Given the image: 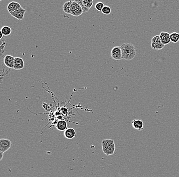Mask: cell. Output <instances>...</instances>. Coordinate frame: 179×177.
<instances>
[{
	"label": "cell",
	"instance_id": "obj_1",
	"mask_svg": "<svg viewBox=\"0 0 179 177\" xmlns=\"http://www.w3.org/2000/svg\"><path fill=\"white\" fill-rule=\"evenodd\" d=\"M123 59L126 60H133L136 55V49L132 44L125 43L120 46Z\"/></svg>",
	"mask_w": 179,
	"mask_h": 177
},
{
	"label": "cell",
	"instance_id": "obj_2",
	"mask_svg": "<svg viewBox=\"0 0 179 177\" xmlns=\"http://www.w3.org/2000/svg\"><path fill=\"white\" fill-rule=\"evenodd\" d=\"M103 152L107 156H110L114 154L116 150L115 141L111 139H105L101 142Z\"/></svg>",
	"mask_w": 179,
	"mask_h": 177
},
{
	"label": "cell",
	"instance_id": "obj_3",
	"mask_svg": "<svg viewBox=\"0 0 179 177\" xmlns=\"http://www.w3.org/2000/svg\"><path fill=\"white\" fill-rule=\"evenodd\" d=\"M164 45L161 42L159 35L153 37L151 40V47L155 50H160L164 47Z\"/></svg>",
	"mask_w": 179,
	"mask_h": 177
},
{
	"label": "cell",
	"instance_id": "obj_4",
	"mask_svg": "<svg viewBox=\"0 0 179 177\" xmlns=\"http://www.w3.org/2000/svg\"><path fill=\"white\" fill-rule=\"evenodd\" d=\"M81 6L83 12H88L93 4V0H74Z\"/></svg>",
	"mask_w": 179,
	"mask_h": 177
},
{
	"label": "cell",
	"instance_id": "obj_5",
	"mask_svg": "<svg viewBox=\"0 0 179 177\" xmlns=\"http://www.w3.org/2000/svg\"><path fill=\"white\" fill-rule=\"evenodd\" d=\"M111 58H113V60H122V50L121 48V47H119V46L114 47L111 50Z\"/></svg>",
	"mask_w": 179,
	"mask_h": 177
},
{
	"label": "cell",
	"instance_id": "obj_6",
	"mask_svg": "<svg viewBox=\"0 0 179 177\" xmlns=\"http://www.w3.org/2000/svg\"><path fill=\"white\" fill-rule=\"evenodd\" d=\"M83 13L81 6L75 1H72L71 4V15L73 16H78Z\"/></svg>",
	"mask_w": 179,
	"mask_h": 177
},
{
	"label": "cell",
	"instance_id": "obj_7",
	"mask_svg": "<svg viewBox=\"0 0 179 177\" xmlns=\"http://www.w3.org/2000/svg\"><path fill=\"white\" fill-rule=\"evenodd\" d=\"M12 145L11 141L8 139H0V152L5 153L10 149Z\"/></svg>",
	"mask_w": 179,
	"mask_h": 177
},
{
	"label": "cell",
	"instance_id": "obj_8",
	"mask_svg": "<svg viewBox=\"0 0 179 177\" xmlns=\"http://www.w3.org/2000/svg\"><path fill=\"white\" fill-rule=\"evenodd\" d=\"M26 12V10L23 9V7L16 10L15 12H9L12 16H13L15 18L17 19L18 20H22L24 18L25 14Z\"/></svg>",
	"mask_w": 179,
	"mask_h": 177
},
{
	"label": "cell",
	"instance_id": "obj_9",
	"mask_svg": "<svg viewBox=\"0 0 179 177\" xmlns=\"http://www.w3.org/2000/svg\"><path fill=\"white\" fill-rule=\"evenodd\" d=\"M15 58L13 56L6 55L4 58V63L5 65L10 69H14Z\"/></svg>",
	"mask_w": 179,
	"mask_h": 177
},
{
	"label": "cell",
	"instance_id": "obj_10",
	"mask_svg": "<svg viewBox=\"0 0 179 177\" xmlns=\"http://www.w3.org/2000/svg\"><path fill=\"white\" fill-rule=\"evenodd\" d=\"M170 35V34L169 33L165 32V31H162L160 33L159 37L162 44L166 45H168L170 43L171 41Z\"/></svg>",
	"mask_w": 179,
	"mask_h": 177
},
{
	"label": "cell",
	"instance_id": "obj_11",
	"mask_svg": "<svg viewBox=\"0 0 179 177\" xmlns=\"http://www.w3.org/2000/svg\"><path fill=\"white\" fill-rule=\"evenodd\" d=\"M21 4L18 2H11L9 3L7 5V10L9 12H15L16 10H17L18 9L21 8Z\"/></svg>",
	"mask_w": 179,
	"mask_h": 177
},
{
	"label": "cell",
	"instance_id": "obj_12",
	"mask_svg": "<svg viewBox=\"0 0 179 177\" xmlns=\"http://www.w3.org/2000/svg\"><path fill=\"white\" fill-rule=\"evenodd\" d=\"M64 136L68 139H72L76 136V132L73 128H67L64 132Z\"/></svg>",
	"mask_w": 179,
	"mask_h": 177
},
{
	"label": "cell",
	"instance_id": "obj_13",
	"mask_svg": "<svg viewBox=\"0 0 179 177\" xmlns=\"http://www.w3.org/2000/svg\"><path fill=\"white\" fill-rule=\"evenodd\" d=\"M24 66H25V62L23 58H15L14 69L21 70L24 68Z\"/></svg>",
	"mask_w": 179,
	"mask_h": 177
},
{
	"label": "cell",
	"instance_id": "obj_14",
	"mask_svg": "<svg viewBox=\"0 0 179 177\" xmlns=\"http://www.w3.org/2000/svg\"><path fill=\"white\" fill-rule=\"evenodd\" d=\"M132 125L134 129L138 131H143V122L141 120H133L132 121Z\"/></svg>",
	"mask_w": 179,
	"mask_h": 177
},
{
	"label": "cell",
	"instance_id": "obj_15",
	"mask_svg": "<svg viewBox=\"0 0 179 177\" xmlns=\"http://www.w3.org/2000/svg\"><path fill=\"white\" fill-rule=\"evenodd\" d=\"M56 128L60 131H64L67 129V124L65 120H60L57 123Z\"/></svg>",
	"mask_w": 179,
	"mask_h": 177
},
{
	"label": "cell",
	"instance_id": "obj_16",
	"mask_svg": "<svg viewBox=\"0 0 179 177\" xmlns=\"http://www.w3.org/2000/svg\"><path fill=\"white\" fill-rule=\"evenodd\" d=\"M72 1L71 0H69L66 3H65L63 6V9L65 13L71 14V4Z\"/></svg>",
	"mask_w": 179,
	"mask_h": 177
},
{
	"label": "cell",
	"instance_id": "obj_17",
	"mask_svg": "<svg viewBox=\"0 0 179 177\" xmlns=\"http://www.w3.org/2000/svg\"><path fill=\"white\" fill-rule=\"evenodd\" d=\"M1 32L2 33V34L4 36H8V35H10V34L11 33V28L9 27V26H3L1 30Z\"/></svg>",
	"mask_w": 179,
	"mask_h": 177
},
{
	"label": "cell",
	"instance_id": "obj_18",
	"mask_svg": "<svg viewBox=\"0 0 179 177\" xmlns=\"http://www.w3.org/2000/svg\"><path fill=\"white\" fill-rule=\"evenodd\" d=\"M170 40L174 43H177L179 41V33L177 32H173L170 34Z\"/></svg>",
	"mask_w": 179,
	"mask_h": 177
},
{
	"label": "cell",
	"instance_id": "obj_19",
	"mask_svg": "<svg viewBox=\"0 0 179 177\" xmlns=\"http://www.w3.org/2000/svg\"><path fill=\"white\" fill-rule=\"evenodd\" d=\"M102 13L105 15H109L111 13V8L109 6H105L102 10Z\"/></svg>",
	"mask_w": 179,
	"mask_h": 177
},
{
	"label": "cell",
	"instance_id": "obj_20",
	"mask_svg": "<svg viewBox=\"0 0 179 177\" xmlns=\"http://www.w3.org/2000/svg\"><path fill=\"white\" fill-rule=\"evenodd\" d=\"M104 6H105V5H104L103 3L99 2L97 3L96 4L95 7L96 9L98 12H101Z\"/></svg>",
	"mask_w": 179,
	"mask_h": 177
},
{
	"label": "cell",
	"instance_id": "obj_21",
	"mask_svg": "<svg viewBox=\"0 0 179 177\" xmlns=\"http://www.w3.org/2000/svg\"><path fill=\"white\" fill-rule=\"evenodd\" d=\"M4 156V153L0 152V160H2Z\"/></svg>",
	"mask_w": 179,
	"mask_h": 177
},
{
	"label": "cell",
	"instance_id": "obj_22",
	"mask_svg": "<svg viewBox=\"0 0 179 177\" xmlns=\"http://www.w3.org/2000/svg\"><path fill=\"white\" fill-rule=\"evenodd\" d=\"M0 1H2V0H0Z\"/></svg>",
	"mask_w": 179,
	"mask_h": 177
}]
</instances>
